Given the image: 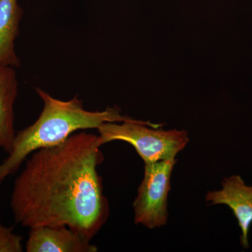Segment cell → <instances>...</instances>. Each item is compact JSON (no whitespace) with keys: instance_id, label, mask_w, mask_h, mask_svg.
<instances>
[{"instance_id":"cell-5","label":"cell","mask_w":252,"mask_h":252,"mask_svg":"<svg viewBox=\"0 0 252 252\" xmlns=\"http://www.w3.org/2000/svg\"><path fill=\"white\" fill-rule=\"evenodd\" d=\"M221 185L220 190L207 193L206 200L210 205H225L230 207L241 228L242 246L248 249V235L252 223V186L245 185L239 175L225 178Z\"/></svg>"},{"instance_id":"cell-6","label":"cell","mask_w":252,"mask_h":252,"mask_svg":"<svg viewBox=\"0 0 252 252\" xmlns=\"http://www.w3.org/2000/svg\"><path fill=\"white\" fill-rule=\"evenodd\" d=\"M91 240L64 225L39 226L30 229L27 252H96Z\"/></svg>"},{"instance_id":"cell-2","label":"cell","mask_w":252,"mask_h":252,"mask_svg":"<svg viewBox=\"0 0 252 252\" xmlns=\"http://www.w3.org/2000/svg\"><path fill=\"white\" fill-rule=\"evenodd\" d=\"M43 102V109L35 122L16 133L7 158L0 163V185L18 171L28 157L39 149L62 143L79 130L97 129L104 123L132 120L117 107L103 111H89L77 96L61 100L45 91L36 89Z\"/></svg>"},{"instance_id":"cell-8","label":"cell","mask_w":252,"mask_h":252,"mask_svg":"<svg viewBox=\"0 0 252 252\" xmlns=\"http://www.w3.org/2000/svg\"><path fill=\"white\" fill-rule=\"evenodd\" d=\"M23 14L18 0H0V65L17 68L21 64L15 41Z\"/></svg>"},{"instance_id":"cell-3","label":"cell","mask_w":252,"mask_h":252,"mask_svg":"<svg viewBox=\"0 0 252 252\" xmlns=\"http://www.w3.org/2000/svg\"><path fill=\"white\" fill-rule=\"evenodd\" d=\"M161 125L132 120L117 124L104 123L97 130L102 145L113 141L131 144L144 163L175 158L189 142L186 130L158 129Z\"/></svg>"},{"instance_id":"cell-9","label":"cell","mask_w":252,"mask_h":252,"mask_svg":"<svg viewBox=\"0 0 252 252\" xmlns=\"http://www.w3.org/2000/svg\"><path fill=\"white\" fill-rule=\"evenodd\" d=\"M23 237L16 234L12 227L3 225L0 220V252H22Z\"/></svg>"},{"instance_id":"cell-7","label":"cell","mask_w":252,"mask_h":252,"mask_svg":"<svg viewBox=\"0 0 252 252\" xmlns=\"http://www.w3.org/2000/svg\"><path fill=\"white\" fill-rule=\"evenodd\" d=\"M16 68L0 65V148L9 153L14 130V104L18 95Z\"/></svg>"},{"instance_id":"cell-4","label":"cell","mask_w":252,"mask_h":252,"mask_svg":"<svg viewBox=\"0 0 252 252\" xmlns=\"http://www.w3.org/2000/svg\"><path fill=\"white\" fill-rule=\"evenodd\" d=\"M176 162L175 158H172L144 163V178L133 203L136 224L150 229L166 224L167 197Z\"/></svg>"},{"instance_id":"cell-1","label":"cell","mask_w":252,"mask_h":252,"mask_svg":"<svg viewBox=\"0 0 252 252\" xmlns=\"http://www.w3.org/2000/svg\"><path fill=\"white\" fill-rule=\"evenodd\" d=\"M102 146L98 135L81 131L32 154L11 193L16 223L30 229L64 225L91 241L109 214L97 172Z\"/></svg>"}]
</instances>
